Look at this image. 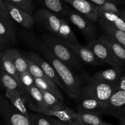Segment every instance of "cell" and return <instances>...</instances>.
Segmentation results:
<instances>
[{"label":"cell","instance_id":"obj_1","mask_svg":"<svg viewBox=\"0 0 125 125\" xmlns=\"http://www.w3.org/2000/svg\"><path fill=\"white\" fill-rule=\"evenodd\" d=\"M19 35L29 47L41 54L54 68L62 80L67 95L72 98L78 99L81 94L83 80L32 33L28 31L22 30L19 32Z\"/></svg>","mask_w":125,"mask_h":125},{"label":"cell","instance_id":"obj_2","mask_svg":"<svg viewBox=\"0 0 125 125\" xmlns=\"http://www.w3.org/2000/svg\"><path fill=\"white\" fill-rule=\"evenodd\" d=\"M40 39L55 56L71 69L80 70L81 68V61L67 42L50 32L42 34Z\"/></svg>","mask_w":125,"mask_h":125},{"label":"cell","instance_id":"obj_3","mask_svg":"<svg viewBox=\"0 0 125 125\" xmlns=\"http://www.w3.org/2000/svg\"><path fill=\"white\" fill-rule=\"evenodd\" d=\"M83 76L81 94L95 98L102 102L107 103L114 93L118 89V84L99 80L87 73H84Z\"/></svg>","mask_w":125,"mask_h":125},{"label":"cell","instance_id":"obj_4","mask_svg":"<svg viewBox=\"0 0 125 125\" xmlns=\"http://www.w3.org/2000/svg\"><path fill=\"white\" fill-rule=\"evenodd\" d=\"M0 114L5 124L31 125L29 118L16 108L6 97L0 94Z\"/></svg>","mask_w":125,"mask_h":125},{"label":"cell","instance_id":"obj_5","mask_svg":"<svg viewBox=\"0 0 125 125\" xmlns=\"http://www.w3.org/2000/svg\"><path fill=\"white\" fill-rule=\"evenodd\" d=\"M65 17L82 32L89 42L96 39L97 32L94 21L74 9L69 10Z\"/></svg>","mask_w":125,"mask_h":125},{"label":"cell","instance_id":"obj_6","mask_svg":"<svg viewBox=\"0 0 125 125\" xmlns=\"http://www.w3.org/2000/svg\"><path fill=\"white\" fill-rule=\"evenodd\" d=\"M86 46L104 63L109 64L112 68L122 70L125 62L117 57L111 50L98 39L89 42Z\"/></svg>","mask_w":125,"mask_h":125},{"label":"cell","instance_id":"obj_7","mask_svg":"<svg viewBox=\"0 0 125 125\" xmlns=\"http://www.w3.org/2000/svg\"><path fill=\"white\" fill-rule=\"evenodd\" d=\"M35 21L44 29L57 35L61 26V17L49 9H41L33 15Z\"/></svg>","mask_w":125,"mask_h":125},{"label":"cell","instance_id":"obj_8","mask_svg":"<svg viewBox=\"0 0 125 125\" xmlns=\"http://www.w3.org/2000/svg\"><path fill=\"white\" fill-rule=\"evenodd\" d=\"M78 112H85L95 114H107L109 107L107 103L102 102L89 95L81 94L77 104Z\"/></svg>","mask_w":125,"mask_h":125},{"label":"cell","instance_id":"obj_9","mask_svg":"<svg viewBox=\"0 0 125 125\" xmlns=\"http://www.w3.org/2000/svg\"><path fill=\"white\" fill-rule=\"evenodd\" d=\"M28 106L30 109L37 113L56 117L62 122H65L67 125H75L74 122L75 112L69 107H67L65 109L56 110L49 107L38 106L31 102H28Z\"/></svg>","mask_w":125,"mask_h":125},{"label":"cell","instance_id":"obj_10","mask_svg":"<svg viewBox=\"0 0 125 125\" xmlns=\"http://www.w3.org/2000/svg\"><path fill=\"white\" fill-rule=\"evenodd\" d=\"M4 1L6 8L8 10L10 17L13 20L20 24L25 29L31 30L32 29L35 21L32 14L26 12L24 10L17 7L15 5Z\"/></svg>","mask_w":125,"mask_h":125},{"label":"cell","instance_id":"obj_11","mask_svg":"<svg viewBox=\"0 0 125 125\" xmlns=\"http://www.w3.org/2000/svg\"><path fill=\"white\" fill-rule=\"evenodd\" d=\"M24 55L30 59L31 61H32L34 63H36L49 78H51L59 87H61L62 90L65 92V87L59 76L58 75L54 68L51 66V65L48 61L43 60L40 56H39L37 54L33 51L25 52Z\"/></svg>","mask_w":125,"mask_h":125},{"label":"cell","instance_id":"obj_12","mask_svg":"<svg viewBox=\"0 0 125 125\" xmlns=\"http://www.w3.org/2000/svg\"><path fill=\"white\" fill-rule=\"evenodd\" d=\"M74 9L97 22L98 6L90 0H63Z\"/></svg>","mask_w":125,"mask_h":125},{"label":"cell","instance_id":"obj_13","mask_svg":"<svg viewBox=\"0 0 125 125\" xmlns=\"http://www.w3.org/2000/svg\"><path fill=\"white\" fill-rule=\"evenodd\" d=\"M109 107L108 115L117 118L125 115V90L118 89L107 102Z\"/></svg>","mask_w":125,"mask_h":125},{"label":"cell","instance_id":"obj_14","mask_svg":"<svg viewBox=\"0 0 125 125\" xmlns=\"http://www.w3.org/2000/svg\"><path fill=\"white\" fill-rule=\"evenodd\" d=\"M71 46L81 62L92 66H100L104 63L87 46H82L78 44L71 45Z\"/></svg>","mask_w":125,"mask_h":125},{"label":"cell","instance_id":"obj_15","mask_svg":"<svg viewBox=\"0 0 125 125\" xmlns=\"http://www.w3.org/2000/svg\"><path fill=\"white\" fill-rule=\"evenodd\" d=\"M5 96L10 100L11 103L18 109L21 112L28 117L29 113L27 111L26 103H27L26 95L18 89L8 90L6 89Z\"/></svg>","mask_w":125,"mask_h":125},{"label":"cell","instance_id":"obj_16","mask_svg":"<svg viewBox=\"0 0 125 125\" xmlns=\"http://www.w3.org/2000/svg\"><path fill=\"white\" fill-rule=\"evenodd\" d=\"M74 122L75 125H111L103 120L100 115L85 112H75Z\"/></svg>","mask_w":125,"mask_h":125},{"label":"cell","instance_id":"obj_17","mask_svg":"<svg viewBox=\"0 0 125 125\" xmlns=\"http://www.w3.org/2000/svg\"><path fill=\"white\" fill-rule=\"evenodd\" d=\"M0 65L1 68L6 73L9 74L16 80L21 83L20 74L16 68L12 59L10 48L6 49L3 51L2 57L0 59Z\"/></svg>","mask_w":125,"mask_h":125},{"label":"cell","instance_id":"obj_18","mask_svg":"<svg viewBox=\"0 0 125 125\" xmlns=\"http://www.w3.org/2000/svg\"><path fill=\"white\" fill-rule=\"evenodd\" d=\"M98 20L103 21L125 32V21L120 14L98 9Z\"/></svg>","mask_w":125,"mask_h":125},{"label":"cell","instance_id":"obj_19","mask_svg":"<svg viewBox=\"0 0 125 125\" xmlns=\"http://www.w3.org/2000/svg\"><path fill=\"white\" fill-rule=\"evenodd\" d=\"M98 39L106 45L117 57L125 63V48L124 46L113 37L104 34L100 36Z\"/></svg>","mask_w":125,"mask_h":125},{"label":"cell","instance_id":"obj_20","mask_svg":"<svg viewBox=\"0 0 125 125\" xmlns=\"http://www.w3.org/2000/svg\"><path fill=\"white\" fill-rule=\"evenodd\" d=\"M28 118L31 125H67L56 117L40 113H29Z\"/></svg>","mask_w":125,"mask_h":125},{"label":"cell","instance_id":"obj_21","mask_svg":"<svg viewBox=\"0 0 125 125\" xmlns=\"http://www.w3.org/2000/svg\"><path fill=\"white\" fill-rule=\"evenodd\" d=\"M93 77L106 83L118 84L122 77V70L112 67L110 69L97 72L93 75Z\"/></svg>","mask_w":125,"mask_h":125},{"label":"cell","instance_id":"obj_22","mask_svg":"<svg viewBox=\"0 0 125 125\" xmlns=\"http://www.w3.org/2000/svg\"><path fill=\"white\" fill-rule=\"evenodd\" d=\"M0 36L10 44L17 42V35L12 27V20L0 15Z\"/></svg>","mask_w":125,"mask_h":125},{"label":"cell","instance_id":"obj_23","mask_svg":"<svg viewBox=\"0 0 125 125\" xmlns=\"http://www.w3.org/2000/svg\"><path fill=\"white\" fill-rule=\"evenodd\" d=\"M98 23L101 27V30L106 35L112 37L122 46L125 48V32L115 28L113 26L100 20H98Z\"/></svg>","mask_w":125,"mask_h":125},{"label":"cell","instance_id":"obj_24","mask_svg":"<svg viewBox=\"0 0 125 125\" xmlns=\"http://www.w3.org/2000/svg\"><path fill=\"white\" fill-rule=\"evenodd\" d=\"M57 36L67 42L70 45H78L79 41L71 29L69 24L65 18H61V26L59 30Z\"/></svg>","mask_w":125,"mask_h":125},{"label":"cell","instance_id":"obj_25","mask_svg":"<svg viewBox=\"0 0 125 125\" xmlns=\"http://www.w3.org/2000/svg\"><path fill=\"white\" fill-rule=\"evenodd\" d=\"M27 98V103L31 102L43 107H48L43 98L41 90L35 84L24 88Z\"/></svg>","mask_w":125,"mask_h":125},{"label":"cell","instance_id":"obj_26","mask_svg":"<svg viewBox=\"0 0 125 125\" xmlns=\"http://www.w3.org/2000/svg\"><path fill=\"white\" fill-rule=\"evenodd\" d=\"M1 84L6 89L8 90L18 89L26 95L25 90L21 83L16 80L13 76L6 73L2 68L0 73V84Z\"/></svg>","mask_w":125,"mask_h":125},{"label":"cell","instance_id":"obj_27","mask_svg":"<svg viewBox=\"0 0 125 125\" xmlns=\"http://www.w3.org/2000/svg\"><path fill=\"white\" fill-rule=\"evenodd\" d=\"M34 78L35 84L39 89L46 90V91L51 93L54 96L58 98L60 100L63 101L64 98H63V96L60 92V90H59L58 87H57L58 85L56 83L52 84V83H50L46 81L43 80V79L35 78V77H34Z\"/></svg>","mask_w":125,"mask_h":125},{"label":"cell","instance_id":"obj_28","mask_svg":"<svg viewBox=\"0 0 125 125\" xmlns=\"http://www.w3.org/2000/svg\"><path fill=\"white\" fill-rule=\"evenodd\" d=\"M44 5L52 12L58 15L60 17H66L67 13L69 10L61 0H40Z\"/></svg>","mask_w":125,"mask_h":125},{"label":"cell","instance_id":"obj_29","mask_svg":"<svg viewBox=\"0 0 125 125\" xmlns=\"http://www.w3.org/2000/svg\"><path fill=\"white\" fill-rule=\"evenodd\" d=\"M10 50L13 62L19 74L28 71V63L26 56L21 53L17 49L10 48Z\"/></svg>","mask_w":125,"mask_h":125},{"label":"cell","instance_id":"obj_30","mask_svg":"<svg viewBox=\"0 0 125 125\" xmlns=\"http://www.w3.org/2000/svg\"><path fill=\"white\" fill-rule=\"evenodd\" d=\"M40 90L42 92L43 98L48 107L56 110L65 109L67 107H68L63 104V101L60 100L53 94L42 89H40Z\"/></svg>","mask_w":125,"mask_h":125},{"label":"cell","instance_id":"obj_31","mask_svg":"<svg viewBox=\"0 0 125 125\" xmlns=\"http://www.w3.org/2000/svg\"><path fill=\"white\" fill-rule=\"evenodd\" d=\"M28 59V71L29 73L32 74L34 77L35 78H40V79H43V80L46 81L50 83H55L51 78H49L45 73L42 71V70L36 64L34 63L32 61L27 57Z\"/></svg>","mask_w":125,"mask_h":125},{"label":"cell","instance_id":"obj_32","mask_svg":"<svg viewBox=\"0 0 125 125\" xmlns=\"http://www.w3.org/2000/svg\"><path fill=\"white\" fill-rule=\"evenodd\" d=\"M17 7L24 10L30 14H33L35 6L32 0H5Z\"/></svg>","mask_w":125,"mask_h":125},{"label":"cell","instance_id":"obj_33","mask_svg":"<svg viewBox=\"0 0 125 125\" xmlns=\"http://www.w3.org/2000/svg\"><path fill=\"white\" fill-rule=\"evenodd\" d=\"M20 78L21 83L24 89L35 84L34 76L29 73V71L20 73Z\"/></svg>","mask_w":125,"mask_h":125},{"label":"cell","instance_id":"obj_34","mask_svg":"<svg viewBox=\"0 0 125 125\" xmlns=\"http://www.w3.org/2000/svg\"><path fill=\"white\" fill-rule=\"evenodd\" d=\"M98 9L107 12H114V13L120 14L121 10L117 7V4L112 2H107L101 6H98Z\"/></svg>","mask_w":125,"mask_h":125},{"label":"cell","instance_id":"obj_35","mask_svg":"<svg viewBox=\"0 0 125 125\" xmlns=\"http://www.w3.org/2000/svg\"><path fill=\"white\" fill-rule=\"evenodd\" d=\"M0 15L10 20H12V18L10 17L4 0H0Z\"/></svg>","mask_w":125,"mask_h":125},{"label":"cell","instance_id":"obj_36","mask_svg":"<svg viewBox=\"0 0 125 125\" xmlns=\"http://www.w3.org/2000/svg\"><path fill=\"white\" fill-rule=\"evenodd\" d=\"M90 1L97 4L98 6H101V5L103 4L106 3L107 2H114V3L117 4H121L123 2L122 0H90Z\"/></svg>","mask_w":125,"mask_h":125},{"label":"cell","instance_id":"obj_37","mask_svg":"<svg viewBox=\"0 0 125 125\" xmlns=\"http://www.w3.org/2000/svg\"><path fill=\"white\" fill-rule=\"evenodd\" d=\"M9 43L7 41H6L1 36H0V48L4 51V50H6V48L9 45Z\"/></svg>","mask_w":125,"mask_h":125},{"label":"cell","instance_id":"obj_38","mask_svg":"<svg viewBox=\"0 0 125 125\" xmlns=\"http://www.w3.org/2000/svg\"><path fill=\"white\" fill-rule=\"evenodd\" d=\"M118 89L125 90V74L122 76L118 83Z\"/></svg>","mask_w":125,"mask_h":125},{"label":"cell","instance_id":"obj_39","mask_svg":"<svg viewBox=\"0 0 125 125\" xmlns=\"http://www.w3.org/2000/svg\"><path fill=\"white\" fill-rule=\"evenodd\" d=\"M119 120V124L120 125H125V115L119 116L117 117Z\"/></svg>","mask_w":125,"mask_h":125},{"label":"cell","instance_id":"obj_40","mask_svg":"<svg viewBox=\"0 0 125 125\" xmlns=\"http://www.w3.org/2000/svg\"><path fill=\"white\" fill-rule=\"evenodd\" d=\"M120 15L122 16H124L125 17V9H123L121 10V12H120Z\"/></svg>","mask_w":125,"mask_h":125},{"label":"cell","instance_id":"obj_41","mask_svg":"<svg viewBox=\"0 0 125 125\" xmlns=\"http://www.w3.org/2000/svg\"><path fill=\"white\" fill-rule=\"evenodd\" d=\"M2 52H3V51L0 48V59L1 58V57H2Z\"/></svg>","mask_w":125,"mask_h":125},{"label":"cell","instance_id":"obj_42","mask_svg":"<svg viewBox=\"0 0 125 125\" xmlns=\"http://www.w3.org/2000/svg\"><path fill=\"white\" fill-rule=\"evenodd\" d=\"M121 16H122V18H123V20H125V17H124V16H122V15H121Z\"/></svg>","mask_w":125,"mask_h":125},{"label":"cell","instance_id":"obj_43","mask_svg":"<svg viewBox=\"0 0 125 125\" xmlns=\"http://www.w3.org/2000/svg\"><path fill=\"white\" fill-rule=\"evenodd\" d=\"M1 65H0V73H1Z\"/></svg>","mask_w":125,"mask_h":125},{"label":"cell","instance_id":"obj_44","mask_svg":"<svg viewBox=\"0 0 125 125\" xmlns=\"http://www.w3.org/2000/svg\"><path fill=\"white\" fill-rule=\"evenodd\" d=\"M0 89H1V84H0Z\"/></svg>","mask_w":125,"mask_h":125},{"label":"cell","instance_id":"obj_45","mask_svg":"<svg viewBox=\"0 0 125 125\" xmlns=\"http://www.w3.org/2000/svg\"><path fill=\"white\" fill-rule=\"evenodd\" d=\"M1 125V123H0V125Z\"/></svg>","mask_w":125,"mask_h":125},{"label":"cell","instance_id":"obj_46","mask_svg":"<svg viewBox=\"0 0 125 125\" xmlns=\"http://www.w3.org/2000/svg\"></svg>","mask_w":125,"mask_h":125}]
</instances>
